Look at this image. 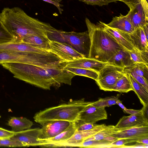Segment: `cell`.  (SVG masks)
Returning <instances> with one entry per match:
<instances>
[{
	"instance_id": "6da1fadb",
	"label": "cell",
	"mask_w": 148,
	"mask_h": 148,
	"mask_svg": "<svg viewBox=\"0 0 148 148\" xmlns=\"http://www.w3.org/2000/svg\"><path fill=\"white\" fill-rule=\"evenodd\" d=\"M14 77L40 88L49 90L53 85L64 84L71 85L76 75L64 69L63 64L42 67L19 63L4 62L1 64Z\"/></svg>"
},
{
	"instance_id": "7a4b0ae2",
	"label": "cell",
	"mask_w": 148,
	"mask_h": 148,
	"mask_svg": "<svg viewBox=\"0 0 148 148\" xmlns=\"http://www.w3.org/2000/svg\"><path fill=\"white\" fill-rule=\"evenodd\" d=\"M0 18L13 36L14 42H22L24 38L32 35L49 37L57 30L48 23L29 16L18 7L4 8L0 13Z\"/></svg>"
},
{
	"instance_id": "3957f363",
	"label": "cell",
	"mask_w": 148,
	"mask_h": 148,
	"mask_svg": "<svg viewBox=\"0 0 148 148\" xmlns=\"http://www.w3.org/2000/svg\"><path fill=\"white\" fill-rule=\"evenodd\" d=\"M85 22L90 39L88 58L109 62L119 50L124 49L104 30L99 23L95 24L87 18Z\"/></svg>"
},
{
	"instance_id": "277c9868",
	"label": "cell",
	"mask_w": 148,
	"mask_h": 148,
	"mask_svg": "<svg viewBox=\"0 0 148 148\" xmlns=\"http://www.w3.org/2000/svg\"><path fill=\"white\" fill-rule=\"evenodd\" d=\"M92 102L86 101L84 98L71 100L57 106L41 110L35 114L34 119L42 125L50 121L63 120L73 122L77 119L80 112Z\"/></svg>"
},
{
	"instance_id": "5b68a950",
	"label": "cell",
	"mask_w": 148,
	"mask_h": 148,
	"mask_svg": "<svg viewBox=\"0 0 148 148\" xmlns=\"http://www.w3.org/2000/svg\"><path fill=\"white\" fill-rule=\"evenodd\" d=\"M55 61V56L51 53L43 54L35 52L0 51V64L16 62L45 67L51 66Z\"/></svg>"
},
{
	"instance_id": "8992f818",
	"label": "cell",
	"mask_w": 148,
	"mask_h": 148,
	"mask_svg": "<svg viewBox=\"0 0 148 148\" xmlns=\"http://www.w3.org/2000/svg\"><path fill=\"white\" fill-rule=\"evenodd\" d=\"M54 35L58 36L65 43L72 46L76 51L88 58L90 46V39L88 31L82 32L73 31L66 32L57 30Z\"/></svg>"
},
{
	"instance_id": "52a82bcc",
	"label": "cell",
	"mask_w": 148,
	"mask_h": 148,
	"mask_svg": "<svg viewBox=\"0 0 148 148\" xmlns=\"http://www.w3.org/2000/svg\"><path fill=\"white\" fill-rule=\"evenodd\" d=\"M124 68L110 63L99 73L96 82L100 89L112 91L114 85L125 73Z\"/></svg>"
},
{
	"instance_id": "ba28073f",
	"label": "cell",
	"mask_w": 148,
	"mask_h": 148,
	"mask_svg": "<svg viewBox=\"0 0 148 148\" xmlns=\"http://www.w3.org/2000/svg\"><path fill=\"white\" fill-rule=\"evenodd\" d=\"M49 45L50 51L64 62H70L86 58L83 55L66 43L50 39Z\"/></svg>"
},
{
	"instance_id": "9c48e42d",
	"label": "cell",
	"mask_w": 148,
	"mask_h": 148,
	"mask_svg": "<svg viewBox=\"0 0 148 148\" xmlns=\"http://www.w3.org/2000/svg\"><path fill=\"white\" fill-rule=\"evenodd\" d=\"M71 122L54 120L45 122L42 125L38 140L41 141L54 137L66 129Z\"/></svg>"
},
{
	"instance_id": "30bf717a",
	"label": "cell",
	"mask_w": 148,
	"mask_h": 148,
	"mask_svg": "<svg viewBox=\"0 0 148 148\" xmlns=\"http://www.w3.org/2000/svg\"><path fill=\"white\" fill-rule=\"evenodd\" d=\"M40 128L28 129L16 132V134L10 138L25 143L27 147L43 146L44 142L38 140Z\"/></svg>"
},
{
	"instance_id": "8fae6325",
	"label": "cell",
	"mask_w": 148,
	"mask_h": 148,
	"mask_svg": "<svg viewBox=\"0 0 148 148\" xmlns=\"http://www.w3.org/2000/svg\"><path fill=\"white\" fill-rule=\"evenodd\" d=\"M99 23L104 30L124 50L129 52L139 51L132 43L129 33L110 27L101 21Z\"/></svg>"
},
{
	"instance_id": "7c38bea8",
	"label": "cell",
	"mask_w": 148,
	"mask_h": 148,
	"mask_svg": "<svg viewBox=\"0 0 148 148\" xmlns=\"http://www.w3.org/2000/svg\"><path fill=\"white\" fill-rule=\"evenodd\" d=\"M108 125L105 124L99 125L92 129L81 131H75L73 135L66 141L61 143L57 147H77L85 139L91 137L107 127Z\"/></svg>"
},
{
	"instance_id": "4fadbf2b",
	"label": "cell",
	"mask_w": 148,
	"mask_h": 148,
	"mask_svg": "<svg viewBox=\"0 0 148 148\" xmlns=\"http://www.w3.org/2000/svg\"><path fill=\"white\" fill-rule=\"evenodd\" d=\"M91 104L86 106L80 112L77 119L86 123H95L98 121L107 119L105 108L94 106Z\"/></svg>"
},
{
	"instance_id": "5bb4252c",
	"label": "cell",
	"mask_w": 148,
	"mask_h": 148,
	"mask_svg": "<svg viewBox=\"0 0 148 148\" xmlns=\"http://www.w3.org/2000/svg\"><path fill=\"white\" fill-rule=\"evenodd\" d=\"M110 63L103 62L88 58H84L70 62H63L64 67H68L91 70L99 73Z\"/></svg>"
},
{
	"instance_id": "9a60e30c",
	"label": "cell",
	"mask_w": 148,
	"mask_h": 148,
	"mask_svg": "<svg viewBox=\"0 0 148 148\" xmlns=\"http://www.w3.org/2000/svg\"><path fill=\"white\" fill-rule=\"evenodd\" d=\"M148 126L147 117L143 113L124 116L120 119L116 128L125 129L136 127Z\"/></svg>"
},
{
	"instance_id": "2e32d148",
	"label": "cell",
	"mask_w": 148,
	"mask_h": 148,
	"mask_svg": "<svg viewBox=\"0 0 148 148\" xmlns=\"http://www.w3.org/2000/svg\"><path fill=\"white\" fill-rule=\"evenodd\" d=\"M126 16L135 29L148 23V17L145 14L141 1L130 9Z\"/></svg>"
},
{
	"instance_id": "e0dca14e",
	"label": "cell",
	"mask_w": 148,
	"mask_h": 148,
	"mask_svg": "<svg viewBox=\"0 0 148 148\" xmlns=\"http://www.w3.org/2000/svg\"><path fill=\"white\" fill-rule=\"evenodd\" d=\"M119 139H138L148 137V126L136 127L123 130L112 135Z\"/></svg>"
},
{
	"instance_id": "ac0fdd59",
	"label": "cell",
	"mask_w": 148,
	"mask_h": 148,
	"mask_svg": "<svg viewBox=\"0 0 148 148\" xmlns=\"http://www.w3.org/2000/svg\"><path fill=\"white\" fill-rule=\"evenodd\" d=\"M0 51L35 52L47 54L52 52L34 47L25 42H9L0 44Z\"/></svg>"
},
{
	"instance_id": "d6986e66",
	"label": "cell",
	"mask_w": 148,
	"mask_h": 148,
	"mask_svg": "<svg viewBox=\"0 0 148 148\" xmlns=\"http://www.w3.org/2000/svg\"><path fill=\"white\" fill-rule=\"evenodd\" d=\"M76 131L73 123L71 122L69 126L65 130L55 137L43 140V146L56 147L58 145L69 139Z\"/></svg>"
},
{
	"instance_id": "ffe728a7",
	"label": "cell",
	"mask_w": 148,
	"mask_h": 148,
	"mask_svg": "<svg viewBox=\"0 0 148 148\" xmlns=\"http://www.w3.org/2000/svg\"><path fill=\"white\" fill-rule=\"evenodd\" d=\"M131 41L134 47L140 51H148V39L145 35L142 27L135 29L129 34Z\"/></svg>"
},
{
	"instance_id": "44dd1931",
	"label": "cell",
	"mask_w": 148,
	"mask_h": 148,
	"mask_svg": "<svg viewBox=\"0 0 148 148\" xmlns=\"http://www.w3.org/2000/svg\"><path fill=\"white\" fill-rule=\"evenodd\" d=\"M106 24L110 27L129 34L132 33L135 29L126 15L121 14L119 16L113 17L111 22Z\"/></svg>"
},
{
	"instance_id": "7402d4cb",
	"label": "cell",
	"mask_w": 148,
	"mask_h": 148,
	"mask_svg": "<svg viewBox=\"0 0 148 148\" xmlns=\"http://www.w3.org/2000/svg\"><path fill=\"white\" fill-rule=\"evenodd\" d=\"M50 40L48 37L32 35L24 38L22 42L27 43L39 49L50 51Z\"/></svg>"
},
{
	"instance_id": "603a6c76",
	"label": "cell",
	"mask_w": 148,
	"mask_h": 148,
	"mask_svg": "<svg viewBox=\"0 0 148 148\" xmlns=\"http://www.w3.org/2000/svg\"><path fill=\"white\" fill-rule=\"evenodd\" d=\"M109 62L123 68L134 63L129 52L124 49L119 50L110 59Z\"/></svg>"
},
{
	"instance_id": "cb8c5ba5",
	"label": "cell",
	"mask_w": 148,
	"mask_h": 148,
	"mask_svg": "<svg viewBox=\"0 0 148 148\" xmlns=\"http://www.w3.org/2000/svg\"><path fill=\"white\" fill-rule=\"evenodd\" d=\"M33 124L26 118L12 117L8 121L7 125L11 127L12 131L17 132L30 128Z\"/></svg>"
},
{
	"instance_id": "d4e9b609",
	"label": "cell",
	"mask_w": 148,
	"mask_h": 148,
	"mask_svg": "<svg viewBox=\"0 0 148 148\" xmlns=\"http://www.w3.org/2000/svg\"><path fill=\"white\" fill-rule=\"evenodd\" d=\"M126 73L128 74L133 91L137 95L143 107L148 106V90L138 82L130 73Z\"/></svg>"
},
{
	"instance_id": "484cf974",
	"label": "cell",
	"mask_w": 148,
	"mask_h": 148,
	"mask_svg": "<svg viewBox=\"0 0 148 148\" xmlns=\"http://www.w3.org/2000/svg\"><path fill=\"white\" fill-rule=\"evenodd\" d=\"M131 90L133 91V89L128 74L125 72L116 83L112 88V91L127 93Z\"/></svg>"
},
{
	"instance_id": "4316f807",
	"label": "cell",
	"mask_w": 148,
	"mask_h": 148,
	"mask_svg": "<svg viewBox=\"0 0 148 148\" xmlns=\"http://www.w3.org/2000/svg\"><path fill=\"white\" fill-rule=\"evenodd\" d=\"M125 72L132 71L138 75L148 80V64L142 63H134L124 68Z\"/></svg>"
},
{
	"instance_id": "83f0119b",
	"label": "cell",
	"mask_w": 148,
	"mask_h": 148,
	"mask_svg": "<svg viewBox=\"0 0 148 148\" xmlns=\"http://www.w3.org/2000/svg\"><path fill=\"white\" fill-rule=\"evenodd\" d=\"M123 130V129H122L116 128L114 125H108L107 127L98 132L96 134L86 138L84 141L103 140L105 138Z\"/></svg>"
},
{
	"instance_id": "f1b7e54d",
	"label": "cell",
	"mask_w": 148,
	"mask_h": 148,
	"mask_svg": "<svg viewBox=\"0 0 148 148\" xmlns=\"http://www.w3.org/2000/svg\"><path fill=\"white\" fill-rule=\"evenodd\" d=\"M64 68L66 70L75 74L76 75L85 76L91 78L95 81L98 77V73L91 70L68 67Z\"/></svg>"
},
{
	"instance_id": "f546056e",
	"label": "cell",
	"mask_w": 148,
	"mask_h": 148,
	"mask_svg": "<svg viewBox=\"0 0 148 148\" xmlns=\"http://www.w3.org/2000/svg\"><path fill=\"white\" fill-rule=\"evenodd\" d=\"M112 142L103 140H90L84 141L77 147L85 148H109L112 147L110 145Z\"/></svg>"
},
{
	"instance_id": "4dcf8cb0",
	"label": "cell",
	"mask_w": 148,
	"mask_h": 148,
	"mask_svg": "<svg viewBox=\"0 0 148 148\" xmlns=\"http://www.w3.org/2000/svg\"><path fill=\"white\" fill-rule=\"evenodd\" d=\"M119 95L111 96L99 99L97 101H93L91 105L96 107L105 108L113 105L117 104L116 101L119 99Z\"/></svg>"
},
{
	"instance_id": "1f68e13d",
	"label": "cell",
	"mask_w": 148,
	"mask_h": 148,
	"mask_svg": "<svg viewBox=\"0 0 148 148\" xmlns=\"http://www.w3.org/2000/svg\"><path fill=\"white\" fill-rule=\"evenodd\" d=\"M131 58L134 63L148 64V51H135L129 52Z\"/></svg>"
},
{
	"instance_id": "d6a6232c",
	"label": "cell",
	"mask_w": 148,
	"mask_h": 148,
	"mask_svg": "<svg viewBox=\"0 0 148 148\" xmlns=\"http://www.w3.org/2000/svg\"><path fill=\"white\" fill-rule=\"evenodd\" d=\"M14 42L13 36L8 31L0 18V44Z\"/></svg>"
},
{
	"instance_id": "836d02e7",
	"label": "cell",
	"mask_w": 148,
	"mask_h": 148,
	"mask_svg": "<svg viewBox=\"0 0 148 148\" xmlns=\"http://www.w3.org/2000/svg\"><path fill=\"white\" fill-rule=\"evenodd\" d=\"M73 123L76 131H81L89 130L93 129L99 125L95 123H86L79 119H77Z\"/></svg>"
},
{
	"instance_id": "e575fe53",
	"label": "cell",
	"mask_w": 148,
	"mask_h": 148,
	"mask_svg": "<svg viewBox=\"0 0 148 148\" xmlns=\"http://www.w3.org/2000/svg\"><path fill=\"white\" fill-rule=\"evenodd\" d=\"M0 147H22L27 146L22 142L7 138H0Z\"/></svg>"
},
{
	"instance_id": "d590c367",
	"label": "cell",
	"mask_w": 148,
	"mask_h": 148,
	"mask_svg": "<svg viewBox=\"0 0 148 148\" xmlns=\"http://www.w3.org/2000/svg\"><path fill=\"white\" fill-rule=\"evenodd\" d=\"M88 5L99 6L107 5L110 3L121 1V0H78Z\"/></svg>"
},
{
	"instance_id": "8d00e7d4",
	"label": "cell",
	"mask_w": 148,
	"mask_h": 148,
	"mask_svg": "<svg viewBox=\"0 0 148 148\" xmlns=\"http://www.w3.org/2000/svg\"><path fill=\"white\" fill-rule=\"evenodd\" d=\"M138 139H121L116 141L113 142L110 144L112 147H125L126 144L136 142Z\"/></svg>"
},
{
	"instance_id": "74e56055",
	"label": "cell",
	"mask_w": 148,
	"mask_h": 148,
	"mask_svg": "<svg viewBox=\"0 0 148 148\" xmlns=\"http://www.w3.org/2000/svg\"><path fill=\"white\" fill-rule=\"evenodd\" d=\"M125 72L130 73L138 82L148 90V80L143 77L137 75L133 72L129 71Z\"/></svg>"
},
{
	"instance_id": "f35d334b",
	"label": "cell",
	"mask_w": 148,
	"mask_h": 148,
	"mask_svg": "<svg viewBox=\"0 0 148 148\" xmlns=\"http://www.w3.org/2000/svg\"><path fill=\"white\" fill-rule=\"evenodd\" d=\"M16 133V132L9 131L0 127V138H10Z\"/></svg>"
},
{
	"instance_id": "ab89813d",
	"label": "cell",
	"mask_w": 148,
	"mask_h": 148,
	"mask_svg": "<svg viewBox=\"0 0 148 148\" xmlns=\"http://www.w3.org/2000/svg\"><path fill=\"white\" fill-rule=\"evenodd\" d=\"M51 3L55 5L58 8L59 12L60 14H62V12L63 10L60 8L61 7L63 6L60 3L62 1V0H42Z\"/></svg>"
},
{
	"instance_id": "60d3db41",
	"label": "cell",
	"mask_w": 148,
	"mask_h": 148,
	"mask_svg": "<svg viewBox=\"0 0 148 148\" xmlns=\"http://www.w3.org/2000/svg\"><path fill=\"white\" fill-rule=\"evenodd\" d=\"M140 1L141 0H121V1L125 3L130 9Z\"/></svg>"
},
{
	"instance_id": "b9f144b4",
	"label": "cell",
	"mask_w": 148,
	"mask_h": 148,
	"mask_svg": "<svg viewBox=\"0 0 148 148\" xmlns=\"http://www.w3.org/2000/svg\"><path fill=\"white\" fill-rule=\"evenodd\" d=\"M123 111L125 113L130 115L135 114L138 113H143L145 115L144 112L142 109L136 110L132 109H128L126 108L125 110H123Z\"/></svg>"
},
{
	"instance_id": "7bdbcfd3",
	"label": "cell",
	"mask_w": 148,
	"mask_h": 148,
	"mask_svg": "<svg viewBox=\"0 0 148 148\" xmlns=\"http://www.w3.org/2000/svg\"><path fill=\"white\" fill-rule=\"evenodd\" d=\"M136 142L140 144L148 145V137L138 139L137 140Z\"/></svg>"
},
{
	"instance_id": "ee69618b",
	"label": "cell",
	"mask_w": 148,
	"mask_h": 148,
	"mask_svg": "<svg viewBox=\"0 0 148 148\" xmlns=\"http://www.w3.org/2000/svg\"><path fill=\"white\" fill-rule=\"evenodd\" d=\"M103 140L112 142L119 140V139L110 136L105 138Z\"/></svg>"
},
{
	"instance_id": "f6af8a7d",
	"label": "cell",
	"mask_w": 148,
	"mask_h": 148,
	"mask_svg": "<svg viewBox=\"0 0 148 148\" xmlns=\"http://www.w3.org/2000/svg\"><path fill=\"white\" fill-rule=\"evenodd\" d=\"M147 38L148 39V23L142 27Z\"/></svg>"
},
{
	"instance_id": "bcb514c9",
	"label": "cell",
	"mask_w": 148,
	"mask_h": 148,
	"mask_svg": "<svg viewBox=\"0 0 148 148\" xmlns=\"http://www.w3.org/2000/svg\"><path fill=\"white\" fill-rule=\"evenodd\" d=\"M144 147V148H148V145L147 144H136L132 146H131L130 147Z\"/></svg>"
},
{
	"instance_id": "7dc6e473",
	"label": "cell",
	"mask_w": 148,
	"mask_h": 148,
	"mask_svg": "<svg viewBox=\"0 0 148 148\" xmlns=\"http://www.w3.org/2000/svg\"><path fill=\"white\" fill-rule=\"evenodd\" d=\"M117 104L123 110H125L126 108L123 105L121 101L119 99L116 101Z\"/></svg>"
},
{
	"instance_id": "c3c4849f",
	"label": "cell",
	"mask_w": 148,
	"mask_h": 148,
	"mask_svg": "<svg viewBox=\"0 0 148 148\" xmlns=\"http://www.w3.org/2000/svg\"><path fill=\"white\" fill-rule=\"evenodd\" d=\"M145 1H146V2L148 3V0H145Z\"/></svg>"
},
{
	"instance_id": "681fc988",
	"label": "cell",
	"mask_w": 148,
	"mask_h": 148,
	"mask_svg": "<svg viewBox=\"0 0 148 148\" xmlns=\"http://www.w3.org/2000/svg\"><path fill=\"white\" fill-rule=\"evenodd\" d=\"M1 117V116H0V118Z\"/></svg>"
}]
</instances>
